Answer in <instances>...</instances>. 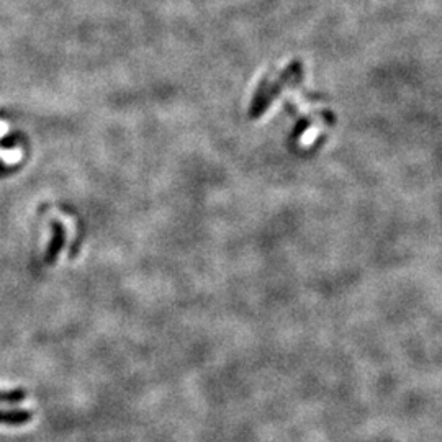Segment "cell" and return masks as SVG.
<instances>
[{"mask_svg": "<svg viewBox=\"0 0 442 442\" xmlns=\"http://www.w3.org/2000/svg\"><path fill=\"white\" fill-rule=\"evenodd\" d=\"M51 234L53 236L48 242V249L44 252V263L49 265L56 263L58 256H60V252L66 245V229L62 227V223H60V221H53Z\"/></svg>", "mask_w": 442, "mask_h": 442, "instance_id": "1", "label": "cell"}, {"mask_svg": "<svg viewBox=\"0 0 442 442\" xmlns=\"http://www.w3.org/2000/svg\"><path fill=\"white\" fill-rule=\"evenodd\" d=\"M33 419V413L28 409H7L0 412V425L3 426H24Z\"/></svg>", "mask_w": 442, "mask_h": 442, "instance_id": "2", "label": "cell"}, {"mask_svg": "<svg viewBox=\"0 0 442 442\" xmlns=\"http://www.w3.org/2000/svg\"><path fill=\"white\" fill-rule=\"evenodd\" d=\"M26 390L15 389V390H0V403L2 405H18L24 403L26 400Z\"/></svg>", "mask_w": 442, "mask_h": 442, "instance_id": "3", "label": "cell"}, {"mask_svg": "<svg viewBox=\"0 0 442 442\" xmlns=\"http://www.w3.org/2000/svg\"><path fill=\"white\" fill-rule=\"evenodd\" d=\"M21 141H24V136L20 133L7 134V136L0 139V148L2 150H15L18 144H21Z\"/></svg>", "mask_w": 442, "mask_h": 442, "instance_id": "4", "label": "cell"}, {"mask_svg": "<svg viewBox=\"0 0 442 442\" xmlns=\"http://www.w3.org/2000/svg\"><path fill=\"white\" fill-rule=\"evenodd\" d=\"M18 168H20V166H7V164H3L2 161H0V179L7 177V175H10L13 173H17Z\"/></svg>", "mask_w": 442, "mask_h": 442, "instance_id": "5", "label": "cell"}]
</instances>
